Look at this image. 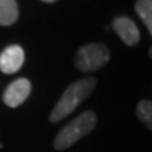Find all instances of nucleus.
I'll use <instances>...</instances> for the list:
<instances>
[{
    "instance_id": "nucleus-2",
    "label": "nucleus",
    "mask_w": 152,
    "mask_h": 152,
    "mask_svg": "<svg viewBox=\"0 0 152 152\" xmlns=\"http://www.w3.org/2000/svg\"><path fill=\"white\" fill-rule=\"evenodd\" d=\"M96 124H97L96 113L92 110L83 111L56 134L54 140V148L56 151H65L68 148H71L83 137L90 134L94 130Z\"/></svg>"
},
{
    "instance_id": "nucleus-5",
    "label": "nucleus",
    "mask_w": 152,
    "mask_h": 152,
    "mask_svg": "<svg viewBox=\"0 0 152 152\" xmlns=\"http://www.w3.org/2000/svg\"><path fill=\"white\" fill-rule=\"evenodd\" d=\"M24 59L26 54L20 45H9L0 54V71L7 75L16 73L23 66Z\"/></svg>"
},
{
    "instance_id": "nucleus-11",
    "label": "nucleus",
    "mask_w": 152,
    "mask_h": 152,
    "mask_svg": "<svg viewBox=\"0 0 152 152\" xmlns=\"http://www.w3.org/2000/svg\"><path fill=\"white\" fill-rule=\"evenodd\" d=\"M148 55H149V58H151V61H152V47L149 48V51H148Z\"/></svg>"
},
{
    "instance_id": "nucleus-1",
    "label": "nucleus",
    "mask_w": 152,
    "mask_h": 152,
    "mask_svg": "<svg viewBox=\"0 0 152 152\" xmlns=\"http://www.w3.org/2000/svg\"><path fill=\"white\" fill-rule=\"evenodd\" d=\"M96 86H97V80L94 77H85L71 83L52 109L49 114V121L59 123L69 114H72L77 109L79 104L83 103L92 94Z\"/></svg>"
},
{
    "instance_id": "nucleus-10",
    "label": "nucleus",
    "mask_w": 152,
    "mask_h": 152,
    "mask_svg": "<svg viewBox=\"0 0 152 152\" xmlns=\"http://www.w3.org/2000/svg\"><path fill=\"white\" fill-rule=\"evenodd\" d=\"M41 1H45V3H55L56 0H41Z\"/></svg>"
},
{
    "instance_id": "nucleus-12",
    "label": "nucleus",
    "mask_w": 152,
    "mask_h": 152,
    "mask_svg": "<svg viewBox=\"0 0 152 152\" xmlns=\"http://www.w3.org/2000/svg\"><path fill=\"white\" fill-rule=\"evenodd\" d=\"M0 148H3V144H1V141H0Z\"/></svg>"
},
{
    "instance_id": "nucleus-4",
    "label": "nucleus",
    "mask_w": 152,
    "mask_h": 152,
    "mask_svg": "<svg viewBox=\"0 0 152 152\" xmlns=\"http://www.w3.org/2000/svg\"><path fill=\"white\" fill-rule=\"evenodd\" d=\"M31 93V83L26 77H20L11 82L7 86V89L3 93V102L6 106H9L11 109L21 106L26 100L28 99Z\"/></svg>"
},
{
    "instance_id": "nucleus-8",
    "label": "nucleus",
    "mask_w": 152,
    "mask_h": 152,
    "mask_svg": "<svg viewBox=\"0 0 152 152\" xmlns=\"http://www.w3.org/2000/svg\"><path fill=\"white\" fill-rule=\"evenodd\" d=\"M135 11L152 37V0H137Z\"/></svg>"
},
{
    "instance_id": "nucleus-7",
    "label": "nucleus",
    "mask_w": 152,
    "mask_h": 152,
    "mask_svg": "<svg viewBox=\"0 0 152 152\" xmlns=\"http://www.w3.org/2000/svg\"><path fill=\"white\" fill-rule=\"evenodd\" d=\"M18 18L16 0H0V26H11Z\"/></svg>"
},
{
    "instance_id": "nucleus-6",
    "label": "nucleus",
    "mask_w": 152,
    "mask_h": 152,
    "mask_svg": "<svg viewBox=\"0 0 152 152\" xmlns=\"http://www.w3.org/2000/svg\"><path fill=\"white\" fill-rule=\"evenodd\" d=\"M113 30L118 35L123 42L128 47H135L140 42V30L131 18L125 16H118L113 20Z\"/></svg>"
},
{
    "instance_id": "nucleus-3",
    "label": "nucleus",
    "mask_w": 152,
    "mask_h": 152,
    "mask_svg": "<svg viewBox=\"0 0 152 152\" xmlns=\"http://www.w3.org/2000/svg\"><path fill=\"white\" fill-rule=\"evenodd\" d=\"M110 49L103 42L86 44L76 51L73 64L83 73H92L100 71L109 64Z\"/></svg>"
},
{
    "instance_id": "nucleus-9",
    "label": "nucleus",
    "mask_w": 152,
    "mask_h": 152,
    "mask_svg": "<svg viewBox=\"0 0 152 152\" xmlns=\"http://www.w3.org/2000/svg\"><path fill=\"white\" fill-rule=\"evenodd\" d=\"M137 117L142 124L152 131V100H141L137 104Z\"/></svg>"
}]
</instances>
